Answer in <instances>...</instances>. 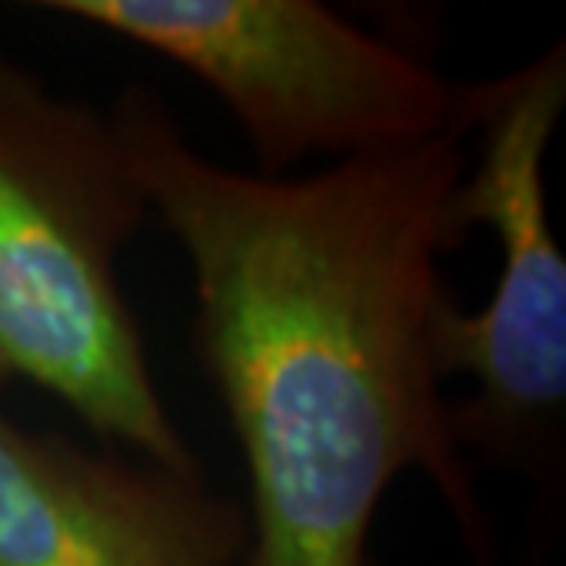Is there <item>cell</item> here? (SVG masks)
<instances>
[{
    "label": "cell",
    "instance_id": "3957f363",
    "mask_svg": "<svg viewBox=\"0 0 566 566\" xmlns=\"http://www.w3.org/2000/svg\"><path fill=\"white\" fill-rule=\"evenodd\" d=\"M207 82L240 122L258 177L416 151L471 129L474 82H452L321 0H41Z\"/></svg>",
    "mask_w": 566,
    "mask_h": 566
},
{
    "label": "cell",
    "instance_id": "7a4b0ae2",
    "mask_svg": "<svg viewBox=\"0 0 566 566\" xmlns=\"http://www.w3.org/2000/svg\"><path fill=\"white\" fill-rule=\"evenodd\" d=\"M147 221L118 118L0 52V394L27 379L104 441L202 471L118 283V258Z\"/></svg>",
    "mask_w": 566,
    "mask_h": 566
},
{
    "label": "cell",
    "instance_id": "277c9868",
    "mask_svg": "<svg viewBox=\"0 0 566 566\" xmlns=\"http://www.w3.org/2000/svg\"><path fill=\"white\" fill-rule=\"evenodd\" d=\"M566 107V44H552L493 82H474V163L449 202L457 240L485 224L501 247L493 294L479 313L438 316L441 376H471L452 409L463 452L523 460L559 430L566 409V258L548 218L545 158Z\"/></svg>",
    "mask_w": 566,
    "mask_h": 566
},
{
    "label": "cell",
    "instance_id": "6da1fadb",
    "mask_svg": "<svg viewBox=\"0 0 566 566\" xmlns=\"http://www.w3.org/2000/svg\"><path fill=\"white\" fill-rule=\"evenodd\" d=\"M151 218L196 283V354L251 482L243 566H365L368 530L405 471L434 482L474 566L493 530L441 398V254L468 133L416 151L258 177L196 151L163 99L111 111Z\"/></svg>",
    "mask_w": 566,
    "mask_h": 566
},
{
    "label": "cell",
    "instance_id": "5b68a950",
    "mask_svg": "<svg viewBox=\"0 0 566 566\" xmlns=\"http://www.w3.org/2000/svg\"><path fill=\"white\" fill-rule=\"evenodd\" d=\"M247 512L202 471L88 452L0 412V566H243Z\"/></svg>",
    "mask_w": 566,
    "mask_h": 566
}]
</instances>
